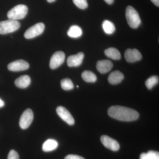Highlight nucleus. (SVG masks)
Returning a JSON list of instances; mask_svg holds the SVG:
<instances>
[{
	"label": "nucleus",
	"instance_id": "1",
	"mask_svg": "<svg viewBox=\"0 0 159 159\" xmlns=\"http://www.w3.org/2000/svg\"><path fill=\"white\" fill-rule=\"evenodd\" d=\"M108 114L110 116L119 121L131 122L139 118L138 111L133 109L120 106H113L109 108Z\"/></svg>",
	"mask_w": 159,
	"mask_h": 159
},
{
	"label": "nucleus",
	"instance_id": "20",
	"mask_svg": "<svg viewBox=\"0 0 159 159\" xmlns=\"http://www.w3.org/2000/svg\"><path fill=\"white\" fill-rule=\"evenodd\" d=\"M82 79L87 82L93 83L97 80V76L90 71L85 70L83 72L81 75Z\"/></svg>",
	"mask_w": 159,
	"mask_h": 159
},
{
	"label": "nucleus",
	"instance_id": "22",
	"mask_svg": "<svg viewBox=\"0 0 159 159\" xmlns=\"http://www.w3.org/2000/svg\"><path fill=\"white\" fill-rule=\"evenodd\" d=\"M61 88L65 90H70L74 88V84L69 78H65L61 81Z\"/></svg>",
	"mask_w": 159,
	"mask_h": 159
},
{
	"label": "nucleus",
	"instance_id": "27",
	"mask_svg": "<svg viewBox=\"0 0 159 159\" xmlns=\"http://www.w3.org/2000/svg\"><path fill=\"white\" fill-rule=\"evenodd\" d=\"M140 159H149L147 153H142L140 157Z\"/></svg>",
	"mask_w": 159,
	"mask_h": 159
},
{
	"label": "nucleus",
	"instance_id": "7",
	"mask_svg": "<svg viewBox=\"0 0 159 159\" xmlns=\"http://www.w3.org/2000/svg\"><path fill=\"white\" fill-rule=\"evenodd\" d=\"M65 60V54L61 51L55 52L50 60V67L51 69L54 70L61 65Z\"/></svg>",
	"mask_w": 159,
	"mask_h": 159
},
{
	"label": "nucleus",
	"instance_id": "6",
	"mask_svg": "<svg viewBox=\"0 0 159 159\" xmlns=\"http://www.w3.org/2000/svg\"><path fill=\"white\" fill-rule=\"evenodd\" d=\"M34 118L33 111L31 109H27L23 112L20 118L19 125L22 129H26L31 125Z\"/></svg>",
	"mask_w": 159,
	"mask_h": 159
},
{
	"label": "nucleus",
	"instance_id": "10",
	"mask_svg": "<svg viewBox=\"0 0 159 159\" xmlns=\"http://www.w3.org/2000/svg\"><path fill=\"white\" fill-rule=\"evenodd\" d=\"M100 140L105 147L111 150L117 151L120 148L119 142L108 136L102 135L101 137Z\"/></svg>",
	"mask_w": 159,
	"mask_h": 159
},
{
	"label": "nucleus",
	"instance_id": "5",
	"mask_svg": "<svg viewBox=\"0 0 159 159\" xmlns=\"http://www.w3.org/2000/svg\"><path fill=\"white\" fill-rule=\"evenodd\" d=\"M45 29L44 24L38 23L30 27L25 32L24 36L27 39H31L42 34Z\"/></svg>",
	"mask_w": 159,
	"mask_h": 159
},
{
	"label": "nucleus",
	"instance_id": "17",
	"mask_svg": "<svg viewBox=\"0 0 159 159\" xmlns=\"http://www.w3.org/2000/svg\"><path fill=\"white\" fill-rule=\"evenodd\" d=\"M105 54L107 57L113 60H120L121 58V55L120 52L115 48H111L106 49L104 51Z\"/></svg>",
	"mask_w": 159,
	"mask_h": 159
},
{
	"label": "nucleus",
	"instance_id": "25",
	"mask_svg": "<svg viewBox=\"0 0 159 159\" xmlns=\"http://www.w3.org/2000/svg\"><path fill=\"white\" fill-rule=\"evenodd\" d=\"M7 159H19V157L16 151L11 150L9 152Z\"/></svg>",
	"mask_w": 159,
	"mask_h": 159
},
{
	"label": "nucleus",
	"instance_id": "13",
	"mask_svg": "<svg viewBox=\"0 0 159 159\" xmlns=\"http://www.w3.org/2000/svg\"><path fill=\"white\" fill-rule=\"evenodd\" d=\"M113 66L112 62L108 60L99 61L97 64V69L101 74H104L109 72Z\"/></svg>",
	"mask_w": 159,
	"mask_h": 159
},
{
	"label": "nucleus",
	"instance_id": "26",
	"mask_svg": "<svg viewBox=\"0 0 159 159\" xmlns=\"http://www.w3.org/2000/svg\"><path fill=\"white\" fill-rule=\"evenodd\" d=\"M65 159H84L82 157L76 155H68L65 158Z\"/></svg>",
	"mask_w": 159,
	"mask_h": 159
},
{
	"label": "nucleus",
	"instance_id": "4",
	"mask_svg": "<svg viewBox=\"0 0 159 159\" xmlns=\"http://www.w3.org/2000/svg\"><path fill=\"white\" fill-rule=\"evenodd\" d=\"M20 24L17 20L9 19L0 22V34L13 32L19 29Z\"/></svg>",
	"mask_w": 159,
	"mask_h": 159
},
{
	"label": "nucleus",
	"instance_id": "8",
	"mask_svg": "<svg viewBox=\"0 0 159 159\" xmlns=\"http://www.w3.org/2000/svg\"><path fill=\"white\" fill-rule=\"evenodd\" d=\"M56 111L59 116L67 124L74 125L75 123L74 118L66 108L62 106H59L57 107Z\"/></svg>",
	"mask_w": 159,
	"mask_h": 159
},
{
	"label": "nucleus",
	"instance_id": "29",
	"mask_svg": "<svg viewBox=\"0 0 159 159\" xmlns=\"http://www.w3.org/2000/svg\"><path fill=\"white\" fill-rule=\"evenodd\" d=\"M104 1L109 4V5H111V4H113L114 2V0H104Z\"/></svg>",
	"mask_w": 159,
	"mask_h": 159
},
{
	"label": "nucleus",
	"instance_id": "24",
	"mask_svg": "<svg viewBox=\"0 0 159 159\" xmlns=\"http://www.w3.org/2000/svg\"><path fill=\"white\" fill-rule=\"evenodd\" d=\"M147 154L149 159H159L158 152L150 150L147 152Z\"/></svg>",
	"mask_w": 159,
	"mask_h": 159
},
{
	"label": "nucleus",
	"instance_id": "15",
	"mask_svg": "<svg viewBox=\"0 0 159 159\" xmlns=\"http://www.w3.org/2000/svg\"><path fill=\"white\" fill-rule=\"evenodd\" d=\"M31 78L28 75H23L18 77L15 81V84L18 88L25 89L30 85Z\"/></svg>",
	"mask_w": 159,
	"mask_h": 159
},
{
	"label": "nucleus",
	"instance_id": "18",
	"mask_svg": "<svg viewBox=\"0 0 159 159\" xmlns=\"http://www.w3.org/2000/svg\"><path fill=\"white\" fill-rule=\"evenodd\" d=\"M67 34L70 37L77 38L82 35V30L79 26H72L68 31Z\"/></svg>",
	"mask_w": 159,
	"mask_h": 159
},
{
	"label": "nucleus",
	"instance_id": "21",
	"mask_svg": "<svg viewBox=\"0 0 159 159\" xmlns=\"http://www.w3.org/2000/svg\"><path fill=\"white\" fill-rule=\"evenodd\" d=\"M159 82V77L158 76H152L148 78L145 81V85L148 89H151L157 85Z\"/></svg>",
	"mask_w": 159,
	"mask_h": 159
},
{
	"label": "nucleus",
	"instance_id": "30",
	"mask_svg": "<svg viewBox=\"0 0 159 159\" xmlns=\"http://www.w3.org/2000/svg\"><path fill=\"white\" fill-rule=\"evenodd\" d=\"M5 105V102L0 98V108L2 107Z\"/></svg>",
	"mask_w": 159,
	"mask_h": 159
},
{
	"label": "nucleus",
	"instance_id": "28",
	"mask_svg": "<svg viewBox=\"0 0 159 159\" xmlns=\"http://www.w3.org/2000/svg\"><path fill=\"white\" fill-rule=\"evenodd\" d=\"M151 2L154 4L156 6L159 7V0H151Z\"/></svg>",
	"mask_w": 159,
	"mask_h": 159
},
{
	"label": "nucleus",
	"instance_id": "19",
	"mask_svg": "<svg viewBox=\"0 0 159 159\" xmlns=\"http://www.w3.org/2000/svg\"><path fill=\"white\" fill-rule=\"evenodd\" d=\"M102 28L104 32L108 34H113L116 31V27L113 23L107 20L103 21L102 23Z\"/></svg>",
	"mask_w": 159,
	"mask_h": 159
},
{
	"label": "nucleus",
	"instance_id": "12",
	"mask_svg": "<svg viewBox=\"0 0 159 159\" xmlns=\"http://www.w3.org/2000/svg\"><path fill=\"white\" fill-rule=\"evenodd\" d=\"M84 58V54L79 52L77 54L71 55L68 58L67 63L69 67H78L82 64Z\"/></svg>",
	"mask_w": 159,
	"mask_h": 159
},
{
	"label": "nucleus",
	"instance_id": "3",
	"mask_svg": "<svg viewBox=\"0 0 159 159\" xmlns=\"http://www.w3.org/2000/svg\"><path fill=\"white\" fill-rule=\"evenodd\" d=\"M28 12V7L25 5H19L10 9L7 16L9 19L16 20L22 19L25 17Z\"/></svg>",
	"mask_w": 159,
	"mask_h": 159
},
{
	"label": "nucleus",
	"instance_id": "14",
	"mask_svg": "<svg viewBox=\"0 0 159 159\" xmlns=\"http://www.w3.org/2000/svg\"><path fill=\"white\" fill-rule=\"evenodd\" d=\"M124 76L122 73L116 70L112 72L108 78V82L111 84H117L122 82Z\"/></svg>",
	"mask_w": 159,
	"mask_h": 159
},
{
	"label": "nucleus",
	"instance_id": "16",
	"mask_svg": "<svg viewBox=\"0 0 159 159\" xmlns=\"http://www.w3.org/2000/svg\"><path fill=\"white\" fill-rule=\"evenodd\" d=\"M58 147V143L54 139H49L43 144L42 149L44 152H48L55 150Z\"/></svg>",
	"mask_w": 159,
	"mask_h": 159
},
{
	"label": "nucleus",
	"instance_id": "31",
	"mask_svg": "<svg viewBox=\"0 0 159 159\" xmlns=\"http://www.w3.org/2000/svg\"><path fill=\"white\" fill-rule=\"evenodd\" d=\"M48 2L49 3L53 2L54 1H55V0H47Z\"/></svg>",
	"mask_w": 159,
	"mask_h": 159
},
{
	"label": "nucleus",
	"instance_id": "9",
	"mask_svg": "<svg viewBox=\"0 0 159 159\" xmlns=\"http://www.w3.org/2000/svg\"><path fill=\"white\" fill-rule=\"evenodd\" d=\"M29 67V63L24 60H17L10 63L8 66L9 70L17 72L28 70Z\"/></svg>",
	"mask_w": 159,
	"mask_h": 159
},
{
	"label": "nucleus",
	"instance_id": "11",
	"mask_svg": "<svg viewBox=\"0 0 159 159\" xmlns=\"http://www.w3.org/2000/svg\"><path fill=\"white\" fill-rule=\"evenodd\" d=\"M125 59L128 62H134L141 60L142 55L136 49H128L124 54Z\"/></svg>",
	"mask_w": 159,
	"mask_h": 159
},
{
	"label": "nucleus",
	"instance_id": "2",
	"mask_svg": "<svg viewBox=\"0 0 159 159\" xmlns=\"http://www.w3.org/2000/svg\"><path fill=\"white\" fill-rule=\"evenodd\" d=\"M125 16L129 25L133 29H137L141 23L138 11L131 6H127L125 11Z\"/></svg>",
	"mask_w": 159,
	"mask_h": 159
},
{
	"label": "nucleus",
	"instance_id": "23",
	"mask_svg": "<svg viewBox=\"0 0 159 159\" xmlns=\"http://www.w3.org/2000/svg\"><path fill=\"white\" fill-rule=\"evenodd\" d=\"M74 4L78 8L82 9H86L88 6L87 0H73Z\"/></svg>",
	"mask_w": 159,
	"mask_h": 159
}]
</instances>
